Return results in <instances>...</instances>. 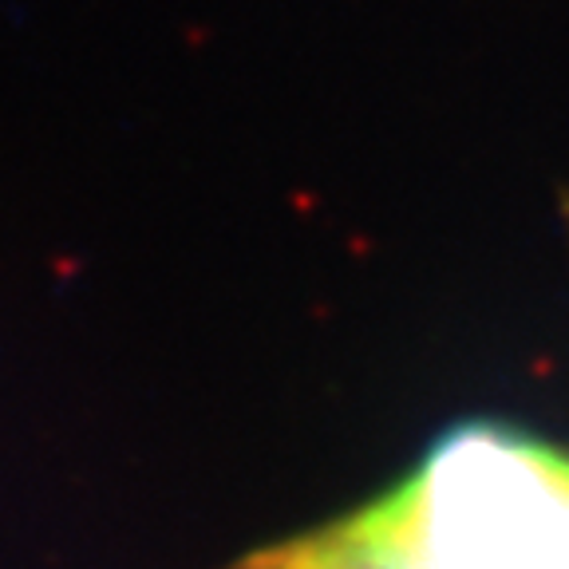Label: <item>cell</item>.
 <instances>
[{
	"label": "cell",
	"instance_id": "1",
	"mask_svg": "<svg viewBox=\"0 0 569 569\" xmlns=\"http://www.w3.org/2000/svg\"><path fill=\"white\" fill-rule=\"evenodd\" d=\"M269 569H569V459L467 423L396 490Z\"/></svg>",
	"mask_w": 569,
	"mask_h": 569
}]
</instances>
